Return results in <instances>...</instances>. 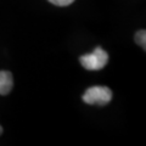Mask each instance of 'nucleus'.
Listing matches in <instances>:
<instances>
[{"label":"nucleus","instance_id":"423d86ee","mask_svg":"<svg viewBox=\"0 0 146 146\" xmlns=\"http://www.w3.org/2000/svg\"><path fill=\"white\" fill-rule=\"evenodd\" d=\"M3 134V128H1V125H0V135Z\"/></svg>","mask_w":146,"mask_h":146},{"label":"nucleus","instance_id":"f257e3e1","mask_svg":"<svg viewBox=\"0 0 146 146\" xmlns=\"http://www.w3.org/2000/svg\"><path fill=\"white\" fill-rule=\"evenodd\" d=\"M79 62L85 70L89 71H100L107 65L108 62V54L101 48L96 46L95 50L90 54L83 55L79 57Z\"/></svg>","mask_w":146,"mask_h":146},{"label":"nucleus","instance_id":"20e7f679","mask_svg":"<svg viewBox=\"0 0 146 146\" xmlns=\"http://www.w3.org/2000/svg\"><path fill=\"white\" fill-rule=\"evenodd\" d=\"M135 40H136V43H138L144 50L146 49V45H145L146 44V32L144 29H141V31H139L138 33H136Z\"/></svg>","mask_w":146,"mask_h":146},{"label":"nucleus","instance_id":"39448f33","mask_svg":"<svg viewBox=\"0 0 146 146\" xmlns=\"http://www.w3.org/2000/svg\"><path fill=\"white\" fill-rule=\"evenodd\" d=\"M49 1L56 6H68V5H71L74 0H49Z\"/></svg>","mask_w":146,"mask_h":146},{"label":"nucleus","instance_id":"7ed1b4c3","mask_svg":"<svg viewBox=\"0 0 146 146\" xmlns=\"http://www.w3.org/2000/svg\"><path fill=\"white\" fill-rule=\"evenodd\" d=\"M13 86V78L11 72L0 71V95H7Z\"/></svg>","mask_w":146,"mask_h":146},{"label":"nucleus","instance_id":"f03ea898","mask_svg":"<svg viewBox=\"0 0 146 146\" xmlns=\"http://www.w3.org/2000/svg\"><path fill=\"white\" fill-rule=\"evenodd\" d=\"M82 99L88 105L104 106V105H107L112 100V91L107 86H91V88L85 90Z\"/></svg>","mask_w":146,"mask_h":146}]
</instances>
